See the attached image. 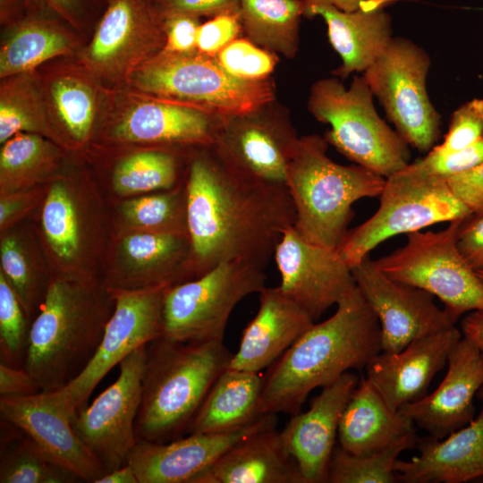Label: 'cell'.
<instances>
[{
    "mask_svg": "<svg viewBox=\"0 0 483 483\" xmlns=\"http://www.w3.org/2000/svg\"><path fill=\"white\" fill-rule=\"evenodd\" d=\"M212 147L193 158L185 185L194 278L232 260L265 268L295 220L286 185L245 173Z\"/></svg>",
    "mask_w": 483,
    "mask_h": 483,
    "instance_id": "6da1fadb",
    "label": "cell"
},
{
    "mask_svg": "<svg viewBox=\"0 0 483 483\" xmlns=\"http://www.w3.org/2000/svg\"><path fill=\"white\" fill-rule=\"evenodd\" d=\"M329 318L314 323L262 377L258 411H301L309 393L360 369L380 352V324L359 288L345 295Z\"/></svg>",
    "mask_w": 483,
    "mask_h": 483,
    "instance_id": "7a4b0ae2",
    "label": "cell"
},
{
    "mask_svg": "<svg viewBox=\"0 0 483 483\" xmlns=\"http://www.w3.org/2000/svg\"><path fill=\"white\" fill-rule=\"evenodd\" d=\"M233 353L223 341L179 342L164 336L146 345L138 441L165 443L186 435Z\"/></svg>",
    "mask_w": 483,
    "mask_h": 483,
    "instance_id": "3957f363",
    "label": "cell"
},
{
    "mask_svg": "<svg viewBox=\"0 0 483 483\" xmlns=\"http://www.w3.org/2000/svg\"><path fill=\"white\" fill-rule=\"evenodd\" d=\"M108 291L68 278L47 284L30 326L23 363L40 392L65 386L93 357L112 314Z\"/></svg>",
    "mask_w": 483,
    "mask_h": 483,
    "instance_id": "277c9868",
    "label": "cell"
},
{
    "mask_svg": "<svg viewBox=\"0 0 483 483\" xmlns=\"http://www.w3.org/2000/svg\"><path fill=\"white\" fill-rule=\"evenodd\" d=\"M318 135L298 138L289 162L286 187L294 210V230L305 241L338 250L353 216L352 205L379 197L385 177L360 165H342L327 155Z\"/></svg>",
    "mask_w": 483,
    "mask_h": 483,
    "instance_id": "5b68a950",
    "label": "cell"
},
{
    "mask_svg": "<svg viewBox=\"0 0 483 483\" xmlns=\"http://www.w3.org/2000/svg\"><path fill=\"white\" fill-rule=\"evenodd\" d=\"M132 87L158 99L188 103L219 117H248L275 97L268 79L250 80L229 73L216 56L195 50L162 49L129 75Z\"/></svg>",
    "mask_w": 483,
    "mask_h": 483,
    "instance_id": "8992f818",
    "label": "cell"
},
{
    "mask_svg": "<svg viewBox=\"0 0 483 483\" xmlns=\"http://www.w3.org/2000/svg\"><path fill=\"white\" fill-rule=\"evenodd\" d=\"M371 92L362 76H355L349 88L335 77L315 82L308 108L331 129L325 139L358 165L385 178L410 163L408 144L377 114Z\"/></svg>",
    "mask_w": 483,
    "mask_h": 483,
    "instance_id": "52a82bcc",
    "label": "cell"
},
{
    "mask_svg": "<svg viewBox=\"0 0 483 483\" xmlns=\"http://www.w3.org/2000/svg\"><path fill=\"white\" fill-rule=\"evenodd\" d=\"M379 199L377 212L350 230L338 249L351 267L392 236L471 215L445 178L416 172L408 165L386 179Z\"/></svg>",
    "mask_w": 483,
    "mask_h": 483,
    "instance_id": "ba28073f",
    "label": "cell"
},
{
    "mask_svg": "<svg viewBox=\"0 0 483 483\" xmlns=\"http://www.w3.org/2000/svg\"><path fill=\"white\" fill-rule=\"evenodd\" d=\"M264 267L232 260L165 292L162 336L179 342L223 341L235 306L266 287Z\"/></svg>",
    "mask_w": 483,
    "mask_h": 483,
    "instance_id": "9c48e42d",
    "label": "cell"
},
{
    "mask_svg": "<svg viewBox=\"0 0 483 483\" xmlns=\"http://www.w3.org/2000/svg\"><path fill=\"white\" fill-rule=\"evenodd\" d=\"M462 221L453 220L439 232L410 233L405 245L374 260L389 277L437 297L455 322L463 314L483 310V282L457 247Z\"/></svg>",
    "mask_w": 483,
    "mask_h": 483,
    "instance_id": "30bf717a",
    "label": "cell"
},
{
    "mask_svg": "<svg viewBox=\"0 0 483 483\" xmlns=\"http://www.w3.org/2000/svg\"><path fill=\"white\" fill-rule=\"evenodd\" d=\"M429 55L412 40L395 37L363 72L395 131L420 152L430 151L440 137V114L427 91Z\"/></svg>",
    "mask_w": 483,
    "mask_h": 483,
    "instance_id": "8fae6325",
    "label": "cell"
},
{
    "mask_svg": "<svg viewBox=\"0 0 483 483\" xmlns=\"http://www.w3.org/2000/svg\"><path fill=\"white\" fill-rule=\"evenodd\" d=\"M168 287L112 289L114 303L101 342L83 370L65 386L46 392L71 419L87 404L101 380L142 345L162 335L165 292Z\"/></svg>",
    "mask_w": 483,
    "mask_h": 483,
    "instance_id": "7c38bea8",
    "label": "cell"
},
{
    "mask_svg": "<svg viewBox=\"0 0 483 483\" xmlns=\"http://www.w3.org/2000/svg\"><path fill=\"white\" fill-rule=\"evenodd\" d=\"M146 345L125 357L116 380L71 419L75 432L106 473L125 465L138 442L135 423L142 397Z\"/></svg>",
    "mask_w": 483,
    "mask_h": 483,
    "instance_id": "4fadbf2b",
    "label": "cell"
},
{
    "mask_svg": "<svg viewBox=\"0 0 483 483\" xmlns=\"http://www.w3.org/2000/svg\"><path fill=\"white\" fill-rule=\"evenodd\" d=\"M165 43L150 0H106L82 60L98 79L127 80L140 64L161 51Z\"/></svg>",
    "mask_w": 483,
    "mask_h": 483,
    "instance_id": "5bb4252c",
    "label": "cell"
},
{
    "mask_svg": "<svg viewBox=\"0 0 483 483\" xmlns=\"http://www.w3.org/2000/svg\"><path fill=\"white\" fill-rule=\"evenodd\" d=\"M352 272L378 318L382 352H400L416 339L455 326L447 312L435 304L433 294L389 277L369 257Z\"/></svg>",
    "mask_w": 483,
    "mask_h": 483,
    "instance_id": "9a60e30c",
    "label": "cell"
},
{
    "mask_svg": "<svg viewBox=\"0 0 483 483\" xmlns=\"http://www.w3.org/2000/svg\"><path fill=\"white\" fill-rule=\"evenodd\" d=\"M280 289L315 322L356 287L352 267L338 250L305 241L292 226L275 253Z\"/></svg>",
    "mask_w": 483,
    "mask_h": 483,
    "instance_id": "2e32d148",
    "label": "cell"
},
{
    "mask_svg": "<svg viewBox=\"0 0 483 483\" xmlns=\"http://www.w3.org/2000/svg\"><path fill=\"white\" fill-rule=\"evenodd\" d=\"M275 413L260 415L239 429L216 434H187L165 443L140 440L127 464L139 483H191L242 439L261 429L276 427Z\"/></svg>",
    "mask_w": 483,
    "mask_h": 483,
    "instance_id": "e0dca14e",
    "label": "cell"
},
{
    "mask_svg": "<svg viewBox=\"0 0 483 483\" xmlns=\"http://www.w3.org/2000/svg\"><path fill=\"white\" fill-rule=\"evenodd\" d=\"M0 415L28 436L55 463L80 481L97 483L106 471L75 432L71 418L46 392L0 397Z\"/></svg>",
    "mask_w": 483,
    "mask_h": 483,
    "instance_id": "ac0fdd59",
    "label": "cell"
},
{
    "mask_svg": "<svg viewBox=\"0 0 483 483\" xmlns=\"http://www.w3.org/2000/svg\"><path fill=\"white\" fill-rule=\"evenodd\" d=\"M446 365L445 376L434 392L398 410L436 439L474 418V397L483 386V356L467 337L462 335L453 344Z\"/></svg>",
    "mask_w": 483,
    "mask_h": 483,
    "instance_id": "d6986e66",
    "label": "cell"
},
{
    "mask_svg": "<svg viewBox=\"0 0 483 483\" xmlns=\"http://www.w3.org/2000/svg\"><path fill=\"white\" fill-rule=\"evenodd\" d=\"M357 385L358 377L345 372L322 387L305 412L292 415L281 431L303 483L327 482L340 419Z\"/></svg>",
    "mask_w": 483,
    "mask_h": 483,
    "instance_id": "ffe728a7",
    "label": "cell"
},
{
    "mask_svg": "<svg viewBox=\"0 0 483 483\" xmlns=\"http://www.w3.org/2000/svg\"><path fill=\"white\" fill-rule=\"evenodd\" d=\"M462 336L453 326L416 339L400 352H380L365 367L366 378L387 406L398 411L427 394L433 377L446 365L452 347Z\"/></svg>",
    "mask_w": 483,
    "mask_h": 483,
    "instance_id": "44dd1931",
    "label": "cell"
},
{
    "mask_svg": "<svg viewBox=\"0 0 483 483\" xmlns=\"http://www.w3.org/2000/svg\"><path fill=\"white\" fill-rule=\"evenodd\" d=\"M258 299V312L244 328L228 369L258 373L315 323L279 286H266Z\"/></svg>",
    "mask_w": 483,
    "mask_h": 483,
    "instance_id": "7402d4cb",
    "label": "cell"
},
{
    "mask_svg": "<svg viewBox=\"0 0 483 483\" xmlns=\"http://www.w3.org/2000/svg\"><path fill=\"white\" fill-rule=\"evenodd\" d=\"M483 404V402H482ZM419 455L397 459L394 470L404 483H462L483 479V405L466 426L442 439L418 440Z\"/></svg>",
    "mask_w": 483,
    "mask_h": 483,
    "instance_id": "603a6c76",
    "label": "cell"
},
{
    "mask_svg": "<svg viewBox=\"0 0 483 483\" xmlns=\"http://www.w3.org/2000/svg\"><path fill=\"white\" fill-rule=\"evenodd\" d=\"M303 16H320L329 41L342 59L333 73L342 79L364 72L393 38L392 20L386 9L345 12L327 0H301Z\"/></svg>",
    "mask_w": 483,
    "mask_h": 483,
    "instance_id": "cb8c5ba5",
    "label": "cell"
},
{
    "mask_svg": "<svg viewBox=\"0 0 483 483\" xmlns=\"http://www.w3.org/2000/svg\"><path fill=\"white\" fill-rule=\"evenodd\" d=\"M211 113L170 101H140L131 106L114 127V136L123 141L215 144L221 129Z\"/></svg>",
    "mask_w": 483,
    "mask_h": 483,
    "instance_id": "d4e9b609",
    "label": "cell"
},
{
    "mask_svg": "<svg viewBox=\"0 0 483 483\" xmlns=\"http://www.w3.org/2000/svg\"><path fill=\"white\" fill-rule=\"evenodd\" d=\"M191 483H303L276 427L242 439Z\"/></svg>",
    "mask_w": 483,
    "mask_h": 483,
    "instance_id": "484cf974",
    "label": "cell"
},
{
    "mask_svg": "<svg viewBox=\"0 0 483 483\" xmlns=\"http://www.w3.org/2000/svg\"><path fill=\"white\" fill-rule=\"evenodd\" d=\"M297 140L284 129L243 120L221 127L213 146L245 173L286 185L288 162Z\"/></svg>",
    "mask_w": 483,
    "mask_h": 483,
    "instance_id": "4316f807",
    "label": "cell"
},
{
    "mask_svg": "<svg viewBox=\"0 0 483 483\" xmlns=\"http://www.w3.org/2000/svg\"><path fill=\"white\" fill-rule=\"evenodd\" d=\"M413 424L410 418L390 409L369 381L362 378L340 419V447L353 455H369L414 432Z\"/></svg>",
    "mask_w": 483,
    "mask_h": 483,
    "instance_id": "83f0119b",
    "label": "cell"
},
{
    "mask_svg": "<svg viewBox=\"0 0 483 483\" xmlns=\"http://www.w3.org/2000/svg\"><path fill=\"white\" fill-rule=\"evenodd\" d=\"M69 27L55 14L36 7L7 24L0 48L1 78L32 72L42 63L70 53L75 35Z\"/></svg>",
    "mask_w": 483,
    "mask_h": 483,
    "instance_id": "f1b7e54d",
    "label": "cell"
},
{
    "mask_svg": "<svg viewBox=\"0 0 483 483\" xmlns=\"http://www.w3.org/2000/svg\"><path fill=\"white\" fill-rule=\"evenodd\" d=\"M262 377L226 369L215 381L191 420L187 434H216L239 429L261 414Z\"/></svg>",
    "mask_w": 483,
    "mask_h": 483,
    "instance_id": "f546056e",
    "label": "cell"
},
{
    "mask_svg": "<svg viewBox=\"0 0 483 483\" xmlns=\"http://www.w3.org/2000/svg\"><path fill=\"white\" fill-rule=\"evenodd\" d=\"M239 15L242 31L251 42L287 58L295 55L303 16L301 0H242Z\"/></svg>",
    "mask_w": 483,
    "mask_h": 483,
    "instance_id": "4dcf8cb0",
    "label": "cell"
},
{
    "mask_svg": "<svg viewBox=\"0 0 483 483\" xmlns=\"http://www.w3.org/2000/svg\"><path fill=\"white\" fill-rule=\"evenodd\" d=\"M43 94L49 117L54 116L74 140H86L97 113V91L89 79L62 72L50 80Z\"/></svg>",
    "mask_w": 483,
    "mask_h": 483,
    "instance_id": "1f68e13d",
    "label": "cell"
},
{
    "mask_svg": "<svg viewBox=\"0 0 483 483\" xmlns=\"http://www.w3.org/2000/svg\"><path fill=\"white\" fill-rule=\"evenodd\" d=\"M4 79L0 90V142L21 132H50L43 89L31 72Z\"/></svg>",
    "mask_w": 483,
    "mask_h": 483,
    "instance_id": "d6a6232c",
    "label": "cell"
},
{
    "mask_svg": "<svg viewBox=\"0 0 483 483\" xmlns=\"http://www.w3.org/2000/svg\"><path fill=\"white\" fill-rule=\"evenodd\" d=\"M9 429L2 434L1 483L80 481L74 474L51 461L21 429L16 427L15 430Z\"/></svg>",
    "mask_w": 483,
    "mask_h": 483,
    "instance_id": "836d02e7",
    "label": "cell"
},
{
    "mask_svg": "<svg viewBox=\"0 0 483 483\" xmlns=\"http://www.w3.org/2000/svg\"><path fill=\"white\" fill-rule=\"evenodd\" d=\"M414 432L406 435L396 444L380 452L357 456L340 446L335 448L329 466L331 483H394L398 481L394 462L399 454L418 445Z\"/></svg>",
    "mask_w": 483,
    "mask_h": 483,
    "instance_id": "e575fe53",
    "label": "cell"
},
{
    "mask_svg": "<svg viewBox=\"0 0 483 483\" xmlns=\"http://www.w3.org/2000/svg\"><path fill=\"white\" fill-rule=\"evenodd\" d=\"M177 180L174 157L164 150L139 152L123 159L115 167V191L130 195L151 191L171 190Z\"/></svg>",
    "mask_w": 483,
    "mask_h": 483,
    "instance_id": "d590c367",
    "label": "cell"
},
{
    "mask_svg": "<svg viewBox=\"0 0 483 483\" xmlns=\"http://www.w3.org/2000/svg\"><path fill=\"white\" fill-rule=\"evenodd\" d=\"M53 146L37 133L21 132L4 143L0 152L2 189L17 188L54 164Z\"/></svg>",
    "mask_w": 483,
    "mask_h": 483,
    "instance_id": "8d00e7d4",
    "label": "cell"
},
{
    "mask_svg": "<svg viewBox=\"0 0 483 483\" xmlns=\"http://www.w3.org/2000/svg\"><path fill=\"white\" fill-rule=\"evenodd\" d=\"M42 226L59 258H75L80 248L78 215L72 193L64 182H55L49 190L42 211Z\"/></svg>",
    "mask_w": 483,
    "mask_h": 483,
    "instance_id": "74e56055",
    "label": "cell"
},
{
    "mask_svg": "<svg viewBox=\"0 0 483 483\" xmlns=\"http://www.w3.org/2000/svg\"><path fill=\"white\" fill-rule=\"evenodd\" d=\"M122 213L131 225L149 231L188 234L185 188L126 200Z\"/></svg>",
    "mask_w": 483,
    "mask_h": 483,
    "instance_id": "f35d334b",
    "label": "cell"
},
{
    "mask_svg": "<svg viewBox=\"0 0 483 483\" xmlns=\"http://www.w3.org/2000/svg\"><path fill=\"white\" fill-rule=\"evenodd\" d=\"M14 290L0 273V356L1 362L22 368L30 327Z\"/></svg>",
    "mask_w": 483,
    "mask_h": 483,
    "instance_id": "ab89813d",
    "label": "cell"
},
{
    "mask_svg": "<svg viewBox=\"0 0 483 483\" xmlns=\"http://www.w3.org/2000/svg\"><path fill=\"white\" fill-rule=\"evenodd\" d=\"M215 56L229 73L250 80L267 78L276 63L272 52L244 38L234 39Z\"/></svg>",
    "mask_w": 483,
    "mask_h": 483,
    "instance_id": "60d3db41",
    "label": "cell"
},
{
    "mask_svg": "<svg viewBox=\"0 0 483 483\" xmlns=\"http://www.w3.org/2000/svg\"><path fill=\"white\" fill-rule=\"evenodd\" d=\"M2 272L14 290L26 314L34 309L38 296L36 278L18 241L5 237L0 248Z\"/></svg>",
    "mask_w": 483,
    "mask_h": 483,
    "instance_id": "b9f144b4",
    "label": "cell"
},
{
    "mask_svg": "<svg viewBox=\"0 0 483 483\" xmlns=\"http://www.w3.org/2000/svg\"><path fill=\"white\" fill-rule=\"evenodd\" d=\"M483 137V99L463 103L452 114L444 141L430 151L449 154L461 150Z\"/></svg>",
    "mask_w": 483,
    "mask_h": 483,
    "instance_id": "7bdbcfd3",
    "label": "cell"
},
{
    "mask_svg": "<svg viewBox=\"0 0 483 483\" xmlns=\"http://www.w3.org/2000/svg\"><path fill=\"white\" fill-rule=\"evenodd\" d=\"M483 163V137L472 145L449 154H428L408 166L419 173L447 178Z\"/></svg>",
    "mask_w": 483,
    "mask_h": 483,
    "instance_id": "ee69618b",
    "label": "cell"
},
{
    "mask_svg": "<svg viewBox=\"0 0 483 483\" xmlns=\"http://www.w3.org/2000/svg\"><path fill=\"white\" fill-rule=\"evenodd\" d=\"M39 9L50 12L75 30H81L99 19L106 0H30Z\"/></svg>",
    "mask_w": 483,
    "mask_h": 483,
    "instance_id": "f6af8a7d",
    "label": "cell"
},
{
    "mask_svg": "<svg viewBox=\"0 0 483 483\" xmlns=\"http://www.w3.org/2000/svg\"><path fill=\"white\" fill-rule=\"evenodd\" d=\"M242 0H150L158 19L175 13L195 17L240 14Z\"/></svg>",
    "mask_w": 483,
    "mask_h": 483,
    "instance_id": "bcb514c9",
    "label": "cell"
},
{
    "mask_svg": "<svg viewBox=\"0 0 483 483\" xmlns=\"http://www.w3.org/2000/svg\"><path fill=\"white\" fill-rule=\"evenodd\" d=\"M242 30L239 14H221L200 24L197 36V50L216 55L237 38Z\"/></svg>",
    "mask_w": 483,
    "mask_h": 483,
    "instance_id": "7dc6e473",
    "label": "cell"
},
{
    "mask_svg": "<svg viewBox=\"0 0 483 483\" xmlns=\"http://www.w3.org/2000/svg\"><path fill=\"white\" fill-rule=\"evenodd\" d=\"M165 37L163 49L188 53L197 50L198 30L200 25L199 18L175 13L159 19Z\"/></svg>",
    "mask_w": 483,
    "mask_h": 483,
    "instance_id": "c3c4849f",
    "label": "cell"
},
{
    "mask_svg": "<svg viewBox=\"0 0 483 483\" xmlns=\"http://www.w3.org/2000/svg\"><path fill=\"white\" fill-rule=\"evenodd\" d=\"M445 179L454 195L472 215H483V163Z\"/></svg>",
    "mask_w": 483,
    "mask_h": 483,
    "instance_id": "681fc988",
    "label": "cell"
},
{
    "mask_svg": "<svg viewBox=\"0 0 483 483\" xmlns=\"http://www.w3.org/2000/svg\"><path fill=\"white\" fill-rule=\"evenodd\" d=\"M457 247L475 271L483 270V215H470L462 222Z\"/></svg>",
    "mask_w": 483,
    "mask_h": 483,
    "instance_id": "f907efd6",
    "label": "cell"
},
{
    "mask_svg": "<svg viewBox=\"0 0 483 483\" xmlns=\"http://www.w3.org/2000/svg\"><path fill=\"white\" fill-rule=\"evenodd\" d=\"M40 389L30 376L22 367L17 368L0 363V396L18 397L34 394Z\"/></svg>",
    "mask_w": 483,
    "mask_h": 483,
    "instance_id": "816d5d0a",
    "label": "cell"
},
{
    "mask_svg": "<svg viewBox=\"0 0 483 483\" xmlns=\"http://www.w3.org/2000/svg\"><path fill=\"white\" fill-rule=\"evenodd\" d=\"M461 332L476 344L483 356V310L467 313L461 322Z\"/></svg>",
    "mask_w": 483,
    "mask_h": 483,
    "instance_id": "f5cc1de1",
    "label": "cell"
},
{
    "mask_svg": "<svg viewBox=\"0 0 483 483\" xmlns=\"http://www.w3.org/2000/svg\"><path fill=\"white\" fill-rule=\"evenodd\" d=\"M33 7L30 0H0L1 22L7 25L26 15Z\"/></svg>",
    "mask_w": 483,
    "mask_h": 483,
    "instance_id": "db71d44e",
    "label": "cell"
},
{
    "mask_svg": "<svg viewBox=\"0 0 483 483\" xmlns=\"http://www.w3.org/2000/svg\"><path fill=\"white\" fill-rule=\"evenodd\" d=\"M340 10L354 12L358 10L374 11L386 9L402 0H327Z\"/></svg>",
    "mask_w": 483,
    "mask_h": 483,
    "instance_id": "11a10c76",
    "label": "cell"
},
{
    "mask_svg": "<svg viewBox=\"0 0 483 483\" xmlns=\"http://www.w3.org/2000/svg\"><path fill=\"white\" fill-rule=\"evenodd\" d=\"M25 207L21 197L9 196L2 198L0 202V225L3 228Z\"/></svg>",
    "mask_w": 483,
    "mask_h": 483,
    "instance_id": "9f6ffc18",
    "label": "cell"
},
{
    "mask_svg": "<svg viewBox=\"0 0 483 483\" xmlns=\"http://www.w3.org/2000/svg\"><path fill=\"white\" fill-rule=\"evenodd\" d=\"M97 483H139L137 477L129 464H125L106 473Z\"/></svg>",
    "mask_w": 483,
    "mask_h": 483,
    "instance_id": "6f0895ef",
    "label": "cell"
},
{
    "mask_svg": "<svg viewBox=\"0 0 483 483\" xmlns=\"http://www.w3.org/2000/svg\"><path fill=\"white\" fill-rule=\"evenodd\" d=\"M476 397L483 402V386L478 391Z\"/></svg>",
    "mask_w": 483,
    "mask_h": 483,
    "instance_id": "680465c9",
    "label": "cell"
},
{
    "mask_svg": "<svg viewBox=\"0 0 483 483\" xmlns=\"http://www.w3.org/2000/svg\"><path fill=\"white\" fill-rule=\"evenodd\" d=\"M478 276L479 277V279L483 282V270H479V271H476Z\"/></svg>",
    "mask_w": 483,
    "mask_h": 483,
    "instance_id": "91938a15",
    "label": "cell"
}]
</instances>
